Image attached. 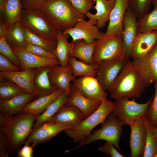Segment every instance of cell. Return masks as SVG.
<instances>
[{
	"mask_svg": "<svg viewBox=\"0 0 157 157\" xmlns=\"http://www.w3.org/2000/svg\"><path fill=\"white\" fill-rule=\"evenodd\" d=\"M146 136L143 157H155L157 154V137L154 132L155 127L146 117L143 118Z\"/></svg>",
	"mask_w": 157,
	"mask_h": 157,
	"instance_id": "33",
	"label": "cell"
},
{
	"mask_svg": "<svg viewBox=\"0 0 157 157\" xmlns=\"http://www.w3.org/2000/svg\"><path fill=\"white\" fill-rule=\"evenodd\" d=\"M69 96L64 91L47 107L45 111L36 117L33 129L45 122H49L56 113L66 103Z\"/></svg>",
	"mask_w": 157,
	"mask_h": 157,
	"instance_id": "31",
	"label": "cell"
},
{
	"mask_svg": "<svg viewBox=\"0 0 157 157\" xmlns=\"http://www.w3.org/2000/svg\"><path fill=\"white\" fill-rule=\"evenodd\" d=\"M69 35L63 31L58 30L57 44L53 53L57 58L60 65L65 66L68 64V61L73 47V42H69Z\"/></svg>",
	"mask_w": 157,
	"mask_h": 157,
	"instance_id": "28",
	"label": "cell"
},
{
	"mask_svg": "<svg viewBox=\"0 0 157 157\" xmlns=\"http://www.w3.org/2000/svg\"><path fill=\"white\" fill-rule=\"evenodd\" d=\"M22 8L20 0H6L0 10V15L8 29L19 22Z\"/></svg>",
	"mask_w": 157,
	"mask_h": 157,
	"instance_id": "27",
	"label": "cell"
},
{
	"mask_svg": "<svg viewBox=\"0 0 157 157\" xmlns=\"http://www.w3.org/2000/svg\"><path fill=\"white\" fill-rule=\"evenodd\" d=\"M153 97L152 96L149 100L143 104L136 102L135 98L131 100L124 98L115 99L112 112L123 126H126L135 120L146 116Z\"/></svg>",
	"mask_w": 157,
	"mask_h": 157,
	"instance_id": "7",
	"label": "cell"
},
{
	"mask_svg": "<svg viewBox=\"0 0 157 157\" xmlns=\"http://www.w3.org/2000/svg\"><path fill=\"white\" fill-rule=\"evenodd\" d=\"M63 92V89L58 88L49 94L39 97L28 103L21 112L30 113L36 117L44 112Z\"/></svg>",
	"mask_w": 157,
	"mask_h": 157,
	"instance_id": "25",
	"label": "cell"
},
{
	"mask_svg": "<svg viewBox=\"0 0 157 157\" xmlns=\"http://www.w3.org/2000/svg\"><path fill=\"white\" fill-rule=\"evenodd\" d=\"M70 88L71 94L65 104L77 107L82 114L84 119L92 114L100 106L101 101L85 97L80 92L72 83L71 84Z\"/></svg>",
	"mask_w": 157,
	"mask_h": 157,
	"instance_id": "20",
	"label": "cell"
},
{
	"mask_svg": "<svg viewBox=\"0 0 157 157\" xmlns=\"http://www.w3.org/2000/svg\"><path fill=\"white\" fill-rule=\"evenodd\" d=\"M114 102L107 98L101 101L97 109L77 125L64 130L74 142H80L91 133L96 126L103 123L108 116L114 110Z\"/></svg>",
	"mask_w": 157,
	"mask_h": 157,
	"instance_id": "4",
	"label": "cell"
},
{
	"mask_svg": "<svg viewBox=\"0 0 157 157\" xmlns=\"http://www.w3.org/2000/svg\"><path fill=\"white\" fill-rule=\"evenodd\" d=\"M73 47L70 56L78 58L85 63L92 64L96 41L90 43L86 42L83 40H78L72 41Z\"/></svg>",
	"mask_w": 157,
	"mask_h": 157,
	"instance_id": "30",
	"label": "cell"
},
{
	"mask_svg": "<svg viewBox=\"0 0 157 157\" xmlns=\"http://www.w3.org/2000/svg\"><path fill=\"white\" fill-rule=\"evenodd\" d=\"M132 63L146 87L157 81V44L149 52Z\"/></svg>",
	"mask_w": 157,
	"mask_h": 157,
	"instance_id": "9",
	"label": "cell"
},
{
	"mask_svg": "<svg viewBox=\"0 0 157 157\" xmlns=\"http://www.w3.org/2000/svg\"><path fill=\"white\" fill-rule=\"evenodd\" d=\"M68 64L71 67L74 76L75 78L77 76H96L97 64L87 63L77 60L75 57L70 56Z\"/></svg>",
	"mask_w": 157,
	"mask_h": 157,
	"instance_id": "32",
	"label": "cell"
},
{
	"mask_svg": "<svg viewBox=\"0 0 157 157\" xmlns=\"http://www.w3.org/2000/svg\"><path fill=\"white\" fill-rule=\"evenodd\" d=\"M97 21L85 19L78 22L72 28L63 32L69 35L72 41L83 40L88 43H92L101 38L104 34L99 30L96 26Z\"/></svg>",
	"mask_w": 157,
	"mask_h": 157,
	"instance_id": "11",
	"label": "cell"
},
{
	"mask_svg": "<svg viewBox=\"0 0 157 157\" xmlns=\"http://www.w3.org/2000/svg\"><path fill=\"white\" fill-rule=\"evenodd\" d=\"M114 144L110 142L106 141L104 145L99 147L97 149L109 157H123L124 156L120 153L115 148Z\"/></svg>",
	"mask_w": 157,
	"mask_h": 157,
	"instance_id": "42",
	"label": "cell"
},
{
	"mask_svg": "<svg viewBox=\"0 0 157 157\" xmlns=\"http://www.w3.org/2000/svg\"><path fill=\"white\" fill-rule=\"evenodd\" d=\"M151 0H129V7L139 19L148 13Z\"/></svg>",
	"mask_w": 157,
	"mask_h": 157,
	"instance_id": "37",
	"label": "cell"
},
{
	"mask_svg": "<svg viewBox=\"0 0 157 157\" xmlns=\"http://www.w3.org/2000/svg\"><path fill=\"white\" fill-rule=\"evenodd\" d=\"M71 127L69 124L62 123H44L32 129L24 144H31L34 147L47 142L60 132Z\"/></svg>",
	"mask_w": 157,
	"mask_h": 157,
	"instance_id": "10",
	"label": "cell"
},
{
	"mask_svg": "<svg viewBox=\"0 0 157 157\" xmlns=\"http://www.w3.org/2000/svg\"><path fill=\"white\" fill-rule=\"evenodd\" d=\"M0 53L21 68L19 58L6 40L3 35L0 36Z\"/></svg>",
	"mask_w": 157,
	"mask_h": 157,
	"instance_id": "38",
	"label": "cell"
},
{
	"mask_svg": "<svg viewBox=\"0 0 157 157\" xmlns=\"http://www.w3.org/2000/svg\"><path fill=\"white\" fill-rule=\"evenodd\" d=\"M155 134L157 137V127H154V129Z\"/></svg>",
	"mask_w": 157,
	"mask_h": 157,
	"instance_id": "49",
	"label": "cell"
},
{
	"mask_svg": "<svg viewBox=\"0 0 157 157\" xmlns=\"http://www.w3.org/2000/svg\"><path fill=\"white\" fill-rule=\"evenodd\" d=\"M72 82L80 92L90 99L101 101L107 98L108 93L95 77L80 76L75 78Z\"/></svg>",
	"mask_w": 157,
	"mask_h": 157,
	"instance_id": "12",
	"label": "cell"
},
{
	"mask_svg": "<svg viewBox=\"0 0 157 157\" xmlns=\"http://www.w3.org/2000/svg\"><path fill=\"white\" fill-rule=\"evenodd\" d=\"M35 118L34 115L27 113L21 112L13 116L0 113V134L7 141L9 154L17 152L24 144Z\"/></svg>",
	"mask_w": 157,
	"mask_h": 157,
	"instance_id": "1",
	"label": "cell"
},
{
	"mask_svg": "<svg viewBox=\"0 0 157 157\" xmlns=\"http://www.w3.org/2000/svg\"><path fill=\"white\" fill-rule=\"evenodd\" d=\"M40 10L52 26L63 31L73 27L86 17L76 10L68 0H48Z\"/></svg>",
	"mask_w": 157,
	"mask_h": 157,
	"instance_id": "3",
	"label": "cell"
},
{
	"mask_svg": "<svg viewBox=\"0 0 157 157\" xmlns=\"http://www.w3.org/2000/svg\"><path fill=\"white\" fill-rule=\"evenodd\" d=\"M138 33H145L157 31V6L151 12L148 13L138 20Z\"/></svg>",
	"mask_w": 157,
	"mask_h": 157,
	"instance_id": "35",
	"label": "cell"
},
{
	"mask_svg": "<svg viewBox=\"0 0 157 157\" xmlns=\"http://www.w3.org/2000/svg\"><path fill=\"white\" fill-rule=\"evenodd\" d=\"M123 126L121 121L112 112L101 124L100 129L93 131L88 137L79 142L78 145L65 152H69L99 140H103L112 143L120 151L119 142Z\"/></svg>",
	"mask_w": 157,
	"mask_h": 157,
	"instance_id": "5",
	"label": "cell"
},
{
	"mask_svg": "<svg viewBox=\"0 0 157 157\" xmlns=\"http://www.w3.org/2000/svg\"><path fill=\"white\" fill-rule=\"evenodd\" d=\"M152 3L154 7L157 6V0H151Z\"/></svg>",
	"mask_w": 157,
	"mask_h": 157,
	"instance_id": "48",
	"label": "cell"
},
{
	"mask_svg": "<svg viewBox=\"0 0 157 157\" xmlns=\"http://www.w3.org/2000/svg\"><path fill=\"white\" fill-rule=\"evenodd\" d=\"M4 36L12 48L24 49L30 43L24 32L22 26L17 22L8 29Z\"/></svg>",
	"mask_w": 157,
	"mask_h": 157,
	"instance_id": "29",
	"label": "cell"
},
{
	"mask_svg": "<svg viewBox=\"0 0 157 157\" xmlns=\"http://www.w3.org/2000/svg\"><path fill=\"white\" fill-rule=\"evenodd\" d=\"M22 27L25 35L30 43L53 52L56 47V41L47 39L26 27Z\"/></svg>",
	"mask_w": 157,
	"mask_h": 157,
	"instance_id": "34",
	"label": "cell"
},
{
	"mask_svg": "<svg viewBox=\"0 0 157 157\" xmlns=\"http://www.w3.org/2000/svg\"><path fill=\"white\" fill-rule=\"evenodd\" d=\"M6 0H0V10H1Z\"/></svg>",
	"mask_w": 157,
	"mask_h": 157,
	"instance_id": "47",
	"label": "cell"
},
{
	"mask_svg": "<svg viewBox=\"0 0 157 157\" xmlns=\"http://www.w3.org/2000/svg\"><path fill=\"white\" fill-rule=\"evenodd\" d=\"M157 44V31L138 33L131 45L130 57L133 59L140 58L150 51Z\"/></svg>",
	"mask_w": 157,
	"mask_h": 157,
	"instance_id": "17",
	"label": "cell"
},
{
	"mask_svg": "<svg viewBox=\"0 0 157 157\" xmlns=\"http://www.w3.org/2000/svg\"><path fill=\"white\" fill-rule=\"evenodd\" d=\"M154 84L155 94L146 117L155 127H157V81Z\"/></svg>",
	"mask_w": 157,
	"mask_h": 157,
	"instance_id": "39",
	"label": "cell"
},
{
	"mask_svg": "<svg viewBox=\"0 0 157 157\" xmlns=\"http://www.w3.org/2000/svg\"><path fill=\"white\" fill-rule=\"evenodd\" d=\"M25 145L17 152V155L19 157H32L33 152V147L28 144Z\"/></svg>",
	"mask_w": 157,
	"mask_h": 157,
	"instance_id": "46",
	"label": "cell"
},
{
	"mask_svg": "<svg viewBox=\"0 0 157 157\" xmlns=\"http://www.w3.org/2000/svg\"><path fill=\"white\" fill-rule=\"evenodd\" d=\"M49 75L53 85L57 88L63 89L69 97L71 95V82L75 78L69 64L65 66L57 65L51 67Z\"/></svg>",
	"mask_w": 157,
	"mask_h": 157,
	"instance_id": "16",
	"label": "cell"
},
{
	"mask_svg": "<svg viewBox=\"0 0 157 157\" xmlns=\"http://www.w3.org/2000/svg\"><path fill=\"white\" fill-rule=\"evenodd\" d=\"M24 49L41 57L47 58L57 59L53 53L41 47L33 44L30 43Z\"/></svg>",
	"mask_w": 157,
	"mask_h": 157,
	"instance_id": "41",
	"label": "cell"
},
{
	"mask_svg": "<svg viewBox=\"0 0 157 157\" xmlns=\"http://www.w3.org/2000/svg\"><path fill=\"white\" fill-rule=\"evenodd\" d=\"M12 49L19 59L22 70L38 69L60 65L59 62L57 58L41 57L24 49Z\"/></svg>",
	"mask_w": 157,
	"mask_h": 157,
	"instance_id": "15",
	"label": "cell"
},
{
	"mask_svg": "<svg viewBox=\"0 0 157 157\" xmlns=\"http://www.w3.org/2000/svg\"><path fill=\"white\" fill-rule=\"evenodd\" d=\"M0 70L6 72L17 71L20 70V68L0 53Z\"/></svg>",
	"mask_w": 157,
	"mask_h": 157,
	"instance_id": "43",
	"label": "cell"
},
{
	"mask_svg": "<svg viewBox=\"0 0 157 157\" xmlns=\"http://www.w3.org/2000/svg\"><path fill=\"white\" fill-rule=\"evenodd\" d=\"M48 0H20L22 8L40 10Z\"/></svg>",
	"mask_w": 157,
	"mask_h": 157,
	"instance_id": "44",
	"label": "cell"
},
{
	"mask_svg": "<svg viewBox=\"0 0 157 157\" xmlns=\"http://www.w3.org/2000/svg\"><path fill=\"white\" fill-rule=\"evenodd\" d=\"M143 118L137 119L129 125L131 131L130 137L131 157H143L146 143V132Z\"/></svg>",
	"mask_w": 157,
	"mask_h": 157,
	"instance_id": "14",
	"label": "cell"
},
{
	"mask_svg": "<svg viewBox=\"0 0 157 157\" xmlns=\"http://www.w3.org/2000/svg\"><path fill=\"white\" fill-rule=\"evenodd\" d=\"M129 0H116L110 13L109 24L106 33L122 37V22L125 14L129 6Z\"/></svg>",
	"mask_w": 157,
	"mask_h": 157,
	"instance_id": "21",
	"label": "cell"
},
{
	"mask_svg": "<svg viewBox=\"0 0 157 157\" xmlns=\"http://www.w3.org/2000/svg\"><path fill=\"white\" fill-rule=\"evenodd\" d=\"M127 60H105L97 64L96 78L105 91L107 90L120 73Z\"/></svg>",
	"mask_w": 157,
	"mask_h": 157,
	"instance_id": "13",
	"label": "cell"
},
{
	"mask_svg": "<svg viewBox=\"0 0 157 157\" xmlns=\"http://www.w3.org/2000/svg\"><path fill=\"white\" fill-rule=\"evenodd\" d=\"M155 157H157V154H156L155 155Z\"/></svg>",
	"mask_w": 157,
	"mask_h": 157,
	"instance_id": "50",
	"label": "cell"
},
{
	"mask_svg": "<svg viewBox=\"0 0 157 157\" xmlns=\"http://www.w3.org/2000/svg\"><path fill=\"white\" fill-rule=\"evenodd\" d=\"M84 119L82 114L77 107L65 104L48 122L65 124L72 127Z\"/></svg>",
	"mask_w": 157,
	"mask_h": 157,
	"instance_id": "24",
	"label": "cell"
},
{
	"mask_svg": "<svg viewBox=\"0 0 157 157\" xmlns=\"http://www.w3.org/2000/svg\"><path fill=\"white\" fill-rule=\"evenodd\" d=\"M125 58L122 37L104 33L96 40L92 61L98 64L105 60H121Z\"/></svg>",
	"mask_w": 157,
	"mask_h": 157,
	"instance_id": "6",
	"label": "cell"
},
{
	"mask_svg": "<svg viewBox=\"0 0 157 157\" xmlns=\"http://www.w3.org/2000/svg\"><path fill=\"white\" fill-rule=\"evenodd\" d=\"M73 7L78 11L85 15L94 8L95 0H68Z\"/></svg>",
	"mask_w": 157,
	"mask_h": 157,
	"instance_id": "40",
	"label": "cell"
},
{
	"mask_svg": "<svg viewBox=\"0 0 157 157\" xmlns=\"http://www.w3.org/2000/svg\"><path fill=\"white\" fill-rule=\"evenodd\" d=\"M115 1L116 0H95L96 5L94 8L96 12L93 14L88 11L85 15L90 20L97 21V26L99 28H103L109 21Z\"/></svg>",
	"mask_w": 157,
	"mask_h": 157,
	"instance_id": "23",
	"label": "cell"
},
{
	"mask_svg": "<svg viewBox=\"0 0 157 157\" xmlns=\"http://www.w3.org/2000/svg\"><path fill=\"white\" fill-rule=\"evenodd\" d=\"M51 67L35 69L34 85L36 95L39 97L49 94L57 89L53 85L50 80L49 73Z\"/></svg>",
	"mask_w": 157,
	"mask_h": 157,
	"instance_id": "26",
	"label": "cell"
},
{
	"mask_svg": "<svg viewBox=\"0 0 157 157\" xmlns=\"http://www.w3.org/2000/svg\"><path fill=\"white\" fill-rule=\"evenodd\" d=\"M9 154L7 141L4 136L0 134V157H8Z\"/></svg>",
	"mask_w": 157,
	"mask_h": 157,
	"instance_id": "45",
	"label": "cell"
},
{
	"mask_svg": "<svg viewBox=\"0 0 157 157\" xmlns=\"http://www.w3.org/2000/svg\"><path fill=\"white\" fill-rule=\"evenodd\" d=\"M36 96L35 93L24 92L9 99H0V113L8 116L18 114Z\"/></svg>",
	"mask_w": 157,
	"mask_h": 157,
	"instance_id": "22",
	"label": "cell"
},
{
	"mask_svg": "<svg viewBox=\"0 0 157 157\" xmlns=\"http://www.w3.org/2000/svg\"><path fill=\"white\" fill-rule=\"evenodd\" d=\"M146 87L132 61L127 60L122 70L107 90L114 99L137 98Z\"/></svg>",
	"mask_w": 157,
	"mask_h": 157,
	"instance_id": "2",
	"label": "cell"
},
{
	"mask_svg": "<svg viewBox=\"0 0 157 157\" xmlns=\"http://www.w3.org/2000/svg\"><path fill=\"white\" fill-rule=\"evenodd\" d=\"M35 72V69L12 72L0 71V78L14 82L26 93L36 94L34 81Z\"/></svg>",
	"mask_w": 157,
	"mask_h": 157,
	"instance_id": "18",
	"label": "cell"
},
{
	"mask_svg": "<svg viewBox=\"0 0 157 157\" xmlns=\"http://www.w3.org/2000/svg\"><path fill=\"white\" fill-rule=\"evenodd\" d=\"M19 22L23 26L56 41L58 30L51 25L40 10L22 8Z\"/></svg>",
	"mask_w": 157,
	"mask_h": 157,
	"instance_id": "8",
	"label": "cell"
},
{
	"mask_svg": "<svg viewBox=\"0 0 157 157\" xmlns=\"http://www.w3.org/2000/svg\"><path fill=\"white\" fill-rule=\"evenodd\" d=\"M24 92H25L14 82L0 78V99H9Z\"/></svg>",
	"mask_w": 157,
	"mask_h": 157,
	"instance_id": "36",
	"label": "cell"
},
{
	"mask_svg": "<svg viewBox=\"0 0 157 157\" xmlns=\"http://www.w3.org/2000/svg\"><path fill=\"white\" fill-rule=\"evenodd\" d=\"M130 8L129 7L124 15L123 22L122 36L125 51V58L129 59L130 51L133 42L138 33V20Z\"/></svg>",
	"mask_w": 157,
	"mask_h": 157,
	"instance_id": "19",
	"label": "cell"
}]
</instances>
